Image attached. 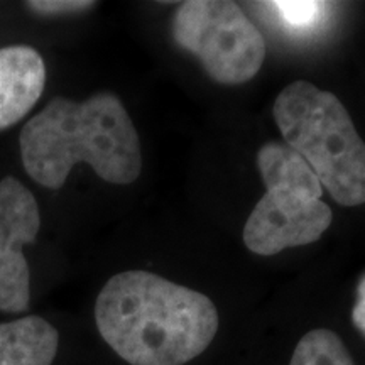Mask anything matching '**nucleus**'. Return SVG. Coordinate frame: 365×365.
Here are the masks:
<instances>
[{
  "instance_id": "3",
  "label": "nucleus",
  "mask_w": 365,
  "mask_h": 365,
  "mask_svg": "<svg viewBox=\"0 0 365 365\" xmlns=\"http://www.w3.org/2000/svg\"><path fill=\"white\" fill-rule=\"evenodd\" d=\"M272 113L287 148L307 161L336 203H365V143L331 91L294 81L277 95Z\"/></svg>"
},
{
  "instance_id": "2",
  "label": "nucleus",
  "mask_w": 365,
  "mask_h": 365,
  "mask_svg": "<svg viewBox=\"0 0 365 365\" xmlns=\"http://www.w3.org/2000/svg\"><path fill=\"white\" fill-rule=\"evenodd\" d=\"M19 148L27 175L49 190L61 188L78 163L112 185H130L143 170L134 122L110 91L83 102L53 98L22 127Z\"/></svg>"
},
{
  "instance_id": "9",
  "label": "nucleus",
  "mask_w": 365,
  "mask_h": 365,
  "mask_svg": "<svg viewBox=\"0 0 365 365\" xmlns=\"http://www.w3.org/2000/svg\"><path fill=\"white\" fill-rule=\"evenodd\" d=\"M289 365H355V362L335 331L318 328L298 341Z\"/></svg>"
},
{
  "instance_id": "7",
  "label": "nucleus",
  "mask_w": 365,
  "mask_h": 365,
  "mask_svg": "<svg viewBox=\"0 0 365 365\" xmlns=\"http://www.w3.org/2000/svg\"><path fill=\"white\" fill-rule=\"evenodd\" d=\"M46 85L41 54L26 44L0 48V130L16 125L33 110Z\"/></svg>"
},
{
  "instance_id": "6",
  "label": "nucleus",
  "mask_w": 365,
  "mask_h": 365,
  "mask_svg": "<svg viewBox=\"0 0 365 365\" xmlns=\"http://www.w3.org/2000/svg\"><path fill=\"white\" fill-rule=\"evenodd\" d=\"M41 228L34 195L14 176L0 180V312L24 313L31 301V272L24 245Z\"/></svg>"
},
{
  "instance_id": "5",
  "label": "nucleus",
  "mask_w": 365,
  "mask_h": 365,
  "mask_svg": "<svg viewBox=\"0 0 365 365\" xmlns=\"http://www.w3.org/2000/svg\"><path fill=\"white\" fill-rule=\"evenodd\" d=\"M173 38L223 85L252 80L266 58V41L239 4L188 0L173 17Z\"/></svg>"
},
{
  "instance_id": "10",
  "label": "nucleus",
  "mask_w": 365,
  "mask_h": 365,
  "mask_svg": "<svg viewBox=\"0 0 365 365\" xmlns=\"http://www.w3.org/2000/svg\"><path fill=\"white\" fill-rule=\"evenodd\" d=\"M266 6H271L282 24L294 33L313 31L330 7L325 2H271Z\"/></svg>"
},
{
  "instance_id": "4",
  "label": "nucleus",
  "mask_w": 365,
  "mask_h": 365,
  "mask_svg": "<svg viewBox=\"0 0 365 365\" xmlns=\"http://www.w3.org/2000/svg\"><path fill=\"white\" fill-rule=\"evenodd\" d=\"M257 166L267 191L245 222V247L274 255L317 242L333 215L322 200V182L307 161L286 144L267 143L259 150Z\"/></svg>"
},
{
  "instance_id": "8",
  "label": "nucleus",
  "mask_w": 365,
  "mask_h": 365,
  "mask_svg": "<svg viewBox=\"0 0 365 365\" xmlns=\"http://www.w3.org/2000/svg\"><path fill=\"white\" fill-rule=\"evenodd\" d=\"M59 333L41 317L0 323V365H51Z\"/></svg>"
},
{
  "instance_id": "12",
  "label": "nucleus",
  "mask_w": 365,
  "mask_h": 365,
  "mask_svg": "<svg viewBox=\"0 0 365 365\" xmlns=\"http://www.w3.org/2000/svg\"><path fill=\"white\" fill-rule=\"evenodd\" d=\"M354 325L359 328L360 333L365 336V277L360 281L357 287V303L354 307Z\"/></svg>"
},
{
  "instance_id": "1",
  "label": "nucleus",
  "mask_w": 365,
  "mask_h": 365,
  "mask_svg": "<svg viewBox=\"0 0 365 365\" xmlns=\"http://www.w3.org/2000/svg\"><path fill=\"white\" fill-rule=\"evenodd\" d=\"M95 322L107 345L130 365H185L218 331V312L208 296L145 271H125L105 282Z\"/></svg>"
},
{
  "instance_id": "11",
  "label": "nucleus",
  "mask_w": 365,
  "mask_h": 365,
  "mask_svg": "<svg viewBox=\"0 0 365 365\" xmlns=\"http://www.w3.org/2000/svg\"><path fill=\"white\" fill-rule=\"evenodd\" d=\"M97 6V2L88 0H31L26 2L27 11L38 16H68V14L85 12Z\"/></svg>"
}]
</instances>
